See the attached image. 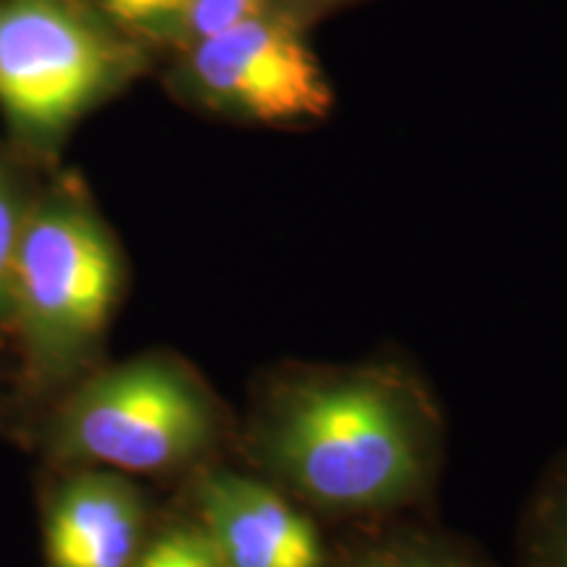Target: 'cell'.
Instances as JSON below:
<instances>
[{"mask_svg":"<svg viewBox=\"0 0 567 567\" xmlns=\"http://www.w3.org/2000/svg\"><path fill=\"white\" fill-rule=\"evenodd\" d=\"M221 431L208 386L179 360L145 354L84 381L55 421L53 444L69 463L153 476L203 460Z\"/></svg>","mask_w":567,"mask_h":567,"instance_id":"7a4b0ae2","label":"cell"},{"mask_svg":"<svg viewBox=\"0 0 567 567\" xmlns=\"http://www.w3.org/2000/svg\"><path fill=\"white\" fill-rule=\"evenodd\" d=\"M126 53L63 0H0V109L19 130H66L118 82Z\"/></svg>","mask_w":567,"mask_h":567,"instance_id":"277c9868","label":"cell"},{"mask_svg":"<svg viewBox=\"0 0 567 567\" xmlns=\"http://www.w3.org/2000/svg\"><path fill=\"white\" fill-rule=\"evenodd\" d=\"M103 11L134 32H182L193 0H101Z\"/></svg>","mask_w":567,"mask_h":567,"instance_id":"8fae6325","label":"cell"},{"mask_svg":"<svg viewBox=\"0 0 567 567\" xmlns=\"http://www.w3.org/2000/svg\"><path fill=\"white\" fill-rule=\"evenodd\" d=\"M523 567H567V455L551 463L523 520Z\"/></svg>","mask_w":567,"mask_h":567,"instance_id":"ba28073f","label":"cell"},{"mask_svg":"<svg viewBox=\"0 0 567 567\" xmlns=\"http://www.w3.org/2000/svg\"><path fill=\"white\" fill-rule=\"evenodd\" d=\"M24 210L17 200V189L0 168V326L13 318V264Z\"/></svg>","mask_w":567,"mask_h":567,"instance_id":"7c38bea8","label":"cell"},{"mask_svg":"<svg viewBox=\"0 0 567 567\" xmlns=\"http://www.w3.org/2000/svg\"><path fill=\"white\" fill-rule=\"evenodd\" d=\"M316 3H342V0H316Z\"/></svg>","mask_w":567,"mask_h":567,"instance_id":"5bb4252c","label":"cell"},{"mask_svg":"<svg viewBox=\"0 0 567 567\" xmlns=\"http://www.w3.org/2000/svg\"><path fill=\"white\" fill-rule=\"evenodd\" d=\"M339 567H481L465 549L442 538L402 534L354 549Z\"/></svg>","mask_w":567,"mask_h":567,"instance_id":"9c48e42d","label":"cell"},{"mask_svg":"<svg viewBox=\"0 0 567 567\" xmlns=\"http://www.w3.org/2000/svg\"><path fill=\"white\" fill-rule=\"evenodd\" d=\"M118 247L95 213L71 200L24 213L13 264V318L48 379L80 371L122 295Z\"/></svg>","mask_w":567,"mask_h":567,"instance_id":"3957f363","label":"cell"},{"mask_svg":"<svg viewBox=\"0 0 567 567\" xmlns=\"http://www.w3.org/2000/svg\"><path fill=\"white\" fill-rule=\"evenodd\" d=\"M193 502L224 567H331L313 517L264 476L213 467L197 476Z\"/></svg>","mask_w":567,"mask_h":567,"instance_id":"8992f818","label":"cell"},{"mask_svg":"<svg viewBox=\"0 0 567 567\" xmlns=\"http://www.w3.org/2000/svg\"><path fill=\"white\" fill-rule=\"evenodd\" d=\"M442 439L436 405L400 368H295L255 402L247 450L302 507L389 515L436 484Z\"/></svg>","mask_w":567,"mask_h":567,"instance_id":"6da1fadb","label":"cell"},{"mask_svg":"<svg viewBox=\"0 0 567 567\" xmlns=\"http://www.w3.org/2000/svg\"><path fill=\"white\" fill-rule=\"evenodd\" d=\"M189 80L210 105L258 124L316 122L334 105L297 21L271 6L193 42Z\"/></svg>","mask_w":567,"mask_h":567,"instance_id":"5b68a950","label":"cell"},{"mask_svg":"<svg viewBox=\"0 0 567 567\" xmlns=\"http://www.w3.org/2000/svg\"><path fill=\"white\" fill-rule=\"evenodd\" d=\"M51 567H134L145 549V496L130 476L84 467L48 509Z\"/></svg>","mask_w":567,"mask_h":567,"instance_id":"52a82bcc","label":"cell"},{"mask_svg":"<svg viewBox=\"0 0 567 567\" xmlns=\"http://www.w3.org/2000/svg\"><path fill=\"white\" fill-rule=\"evenodd\" d=\"M268 6L271 0H193L182 34H187L193 42L213 38V34L231 30L239 21L266 11Z\"/></svg>","mask_w":567,"mask_h":567,"instance_id":"4fadbf2b","label":"cell"},{"mask_svg":"<svg viewBox=\"0 0 567 567\" xmlns=\"http://www.w3.org/2000/svg\"><path fill=\"white\" fill-rule=\"evenodd\" d=\"M134 567H224L195 523H179L145 544Z\"/></svg>","mask_w":567,"mask_h":567,"instance_id":"30bf717a","label":"cell"}]
</instances>
